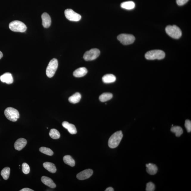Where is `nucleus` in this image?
Returning <instances> with one entry per match:
<instances>
[{
	"mask_svg": "<svg viewBox=\"0 0 191 191\" xmlns=\"http://www.w3.org/2000/svg\"><path fill=\"white\" fill-rule=\"evenodd\" d=\"M155 184L152 182H149L147 183L146 186V191H154L155 190Z\"/></svg>",
	"mask_w": 191,
	"mask_h": 191,
	"instance_id": "nucleus-29",
	"label": "nucleus"
},
{
	"mask_svg": "<svg viewBox=\"0 0 191 191\" xmlns=\"http://www.w3.org/2000/svg\"><path fill=\"white\" fill-rule=\"evenodd\" d=\"M100 54L99 49H92L85 53L83 58L86 61H91L96 59L99 57Z\"/></svg>",
	"mask_w": 191,
	"mask_h": 191,
	"instance_id": "nucleus-8",
	"label": "nucleus"
},
{
	"mask_svg": "<svg viewBox=\"0 0 191 191\" xmlns=\"http://www.w3.org/2000/svg\"><path fill=\"white\" fill-rule=\"evenodd\" d=\"M58 66V62L56 58H53L48 64L46 69V74L49 77H53Z\"/></svg>",
	"mask_w": 191,
	"mask_h": 191,
	"instance_id": "nucleus-6",
	"label": "nucleus"
},
{
	"mask_svg": "<svg viewBox=\"0 0 191 191\" xmlns=\"http://www.w3.org/2000/svg\"><path fill=\"white\" fill-rule=\"evenodd\" d=\"M39 150L41 153L49 156H52L54 154V152L52 150L48 147H41L39 148Z\"/></svg>",
	"mask_w": 191,
	"mask_h": 191,
	"instance_id": "nucleus-27",
	"label": "nucleus"
},
{
	"mask_svg": "<svg viewBox=\"0 0 191 191\" xmlns=\"http://www.w3.org/2000/svg\"><path fill=\"white\" fill-rule=\"evenodd\" d=\"M9 28L13 32H24L27 29V27L23 22L19 21H14L9 24Z\"/></svg>",
	"mask_w": 191,
	"mask_h": 191,
	"instance_id": "nucleus-5",
	"label": "nucleus"
},
{
	"mask_svg": "<svg viewBox=\"0 0 191 191\" xmlns=\"http://www.w3.org/2000/svg\"><path fill=\"white\" fill-rule=\"evenodd\" d=\"M165 53L163 51L155 50L149 51L145 54V58L148 60H159L163 59L165 57Z\"/></svg>",
	"mask_w": 191,
	"mask_h": 191,
	"instance_id": "nucleus-2",
	"label": "nucleus"
},
{
	"mask_svg": "<svg viewBox=\"0 0 191 191\" xmlns=\"http://www.w3.org/2000/svg\"><path fill=\"white\" fill-rule=\"evenodd\" d=\"M165 30L167 35L174 39H179L182 35L180 28L176 25L168 26L166 27Z\"/></svg>",
	"mask_w": 191,
	"mask_h": 191,
	"instance_id": "nucleus-3",
	"label": "nucleus"
},
{
	"mask_svg": "<svg viewBox=\"0 0 191 191\" xmlns=\"http://www.w3.org/2000/svg\"><path fill=\"white\" fill-rule=\"evenodd\" d=\"M123 137L121 131L115 132L110 137L108 142L109 147L111 148H115L118 147Z\"/></svg>",
	"mask_w": 191,
	"mask_h": 191,
	"instance_id": "nucleus-1",
	"label": "nucleus"
},
{
	"mask_svg": "<svg viewBox=\"0 0 191 191\" xmlns=\"http://www.w3.org/2000/svg\"><path fill=\"white\" fill-rule=\"evenodd\" d=\"M185 126L186 127L187 131L188 132L191 131V122L189 120H186L185 123Z\"/></svg>",
	"mask_w": 191,
	"mask_h": 191,
	"instance_id": "nucleus-30",
	"label": "nucleus"
},
{
	"mask_svg": "<svg viewBox=\"0 0 191 191\" xmlns=\"http://www.w3.org/2000/svg\"><path fill=\"white\" fill-rule=\"evenodd\" d=\"M93 173V171L91 169H86L77 174V178L79 180H85L91 177Z\"/></svg>",
	"mask_w": 191,
	"mask_h": 191,
	"instance_id": "nucleus-10",
	"label": "nucleus"
},
{
	"mask_svg": "<svg viewBox=\"0 0 191 191\" xmlns=\"http://www.w3.org/2000/svg\"><path fill=\"white\" fill-rule=\"evenodd\" d=\"M0 80L3 83L10 84L13 83V78L12 74L10 73H6L0 77Z\"/></svg>",
	"mask_w": 191,
	"mask_h": 191,
	"instance_id": "nucleus-13",
	"label": "nucleus"
},
{
	"mask_svg": "<svg viewBox=\"0 0 191 191\" xmlns=\"http://www.w3.org/2000/svg\"><path fill=\"white\" fill-rule=\"evenodd\" d=\"M113 97V94L111 93H104L100 96L99 100L102 102H105L110 100Z\"/></svg>",
	"mask_w": 191,
	"mask_h": 191,
	"instance_id": "nucleus-23",
	"label": "nucleus"
},
{
	"mask_svg": "<svg viewBox=\"0 0 191 191\" xmlns=\"http://www.w3.org/2000/svg\"><path fill=\"white\" fill-rule=\"evenodd\" d=\"M22 171L25 174H28L29 173L30 167L27 164L24 163L22 164Z\"/></svg>",
	"mask_w": 191,
	"mask_h": 191,
	"instance_id": "nucleus-28",
	"label": "nucleus"
},
{
	"mask_svg": "<svg viewBox=\"0 0 191 191\" xmlns=\"http://www.w3.org/2000/svg\"><path fill=\"white\" fill-rule=\"evenodd\" d=\"M27 140L23 138H20V139L17 140L14 144V147L15 149L16 150L20 151L22 150L27 145Z\"/></svg>",
	"mask_w": 191,
	"mask_h": 191,
	"instance_id": "nucleus-12",
	"label": "nucleus"
},
{
	"mask_svg": "<svg viewBox=\"0 0 191 191\" xmlns=\"http://www.w3.org/2000/svg\"><path fill=\"white\" fill-rule=\"evenodd\" d=\"M81 94L79 92H76L69 98V100L70 103L75 104L78 103L81 98Z\"/></svg>",
	"mask_w": 191,
	"mask_h": 191,
	"instance_id": "nucleus-21",
	"label": "nucleus"
},
{
	"mask_svg": "<svg viewBox=\"0 0 191 191\" xmlns=\"http://www.w3.org/2000/svg\"><path fill=\"white\" fill-rule=\"evenodd\" d=\"M42 20V25L45 28H48L50 27L52 20L50 15L46 13H43L41 15Z\"/></svg>",
	"mask_w": 191,
	"mask_h": 191,
	"instance_id": "nucleus-11",
	"label": "nucleus"
},
{
	"mask_svg": "<svg viewBox=\"0 0 191 191\" xmlns=\"http://www.w3.org/2000/svg\"><path fill=\"white\" fill-rule=\"evenodd\" d=\"M43 167L45 169L52 173H55L57 171L56 168L55 164L50 162H45L43 164Z\"/></svg>",
	"mask_w": 191,
	"mask_h": 191,
	"instance_id": "nucleus-19",
	"label": "nucleus"
},
{
	"mask_svg": "<svg viewBox=\"0 0 191 191\" xmlns=\"http://www.w3.org/2000/svg\"><path fill=\"white\" fill-rule=\"evenodd\" d=\"M3 54L2 53L1 51H0V59H1L2 58H3Z\"/></svg>",
	"mask_w": 191,
	"mask_h": 191,
	"instance_id": "nucleus-34",
	"label": "nucleus"
},
{
	"mask_svg": "<svg viewBox=\"0 0 191 191\" xmlns=\"http://www.w3.org/2000/svg\"><path fill=\"white\" fill-rule=\"evenodd\" d=\"M146 167V171L149 174L155 175L157 173L158 168L156 164L151 163L147 164Z\"/></svg>",
	"mask_w": 191,
	"mask_h": 191,
	"instance_id": "nucleus-16",
	"label": "nucleus"
},
{
	"mask_svg": "<svg viewBox=\"0 0 191 191\" xmlns=\"http://www.w3.org/2000/svg\"><path fill=\"white\" fill-rule=\"evenodd\" d=\"M171 131L175 134L176 136L179 137L183 133V130L181 127L179 126H173L171 128Z\"/></svg>",
	"mask_w": 191,
	"mask_h": 191,
	"instance_id": "nucleus-24",
	"label": "nucleus"
},
{
	"mask_svg": "<svg viewBox=\"0 0 191 191\" xmlns=\"http://www.w3.org/2000/svg\"><path fill=\"white\" fill-rule=\"evenodd\" d=\"M103 83L106 84L114 82L116 80V77L115 75L112 74H106L102 78Z\"/></svg>",
	"mask_w": 191,
	"mask_h": 191,
	"instance_id": "nucleus-18",
	"label": "nucleus"
},
{
	"mask_svg": "<svg viewBox=\"0 0 191 191\" xmlns=\"http://www.w3.org/2000/svg\"><path fill=\"white\" fill-rule=\"evenodd\" d=\"M20 191H34L33 190H31V189L28 188H24L22 189L21 190H20Z\"/></svg>",
	"mask_w": 191,
	"mask_h": 191,
	"instance_id": "nucleus-32",
	"label": "nucleus"
},
{
	"mask_svg": "<svg viewBox=\"0 0 191 191\" xmlns=\"http://www.w3.org/2000/svg\"><path fill=\"white\" fill-rule=\"evenodd\" d=\"M117 39L124 45L132 44L135 40V38L133 35L126 34H120L117 37Z\"/></svg>",
	"mask_w": 191,
	"mask_h": 191,
	"instance_id": "nucleus-7",
	"label": "nucleus"
},
{
	"mask_svg": "<svg viewBox=\"0 0 191 191\" xmlns=\"http://www.w3.org/2000/svg\"><path fill=\"white\" fill-rule=\"evenodd\" d=\"M87 73L88 70L86 68L80 67L74 72L73 75L75 77H80L84 76Z\"/></svg>",
	"mask_w": 191,
	"mask_h": 191,
	"instance_id": "nucleus-15",
	"label": "nucleus"
},
{
	"mask_svg": "<svg viewBox=\"0 0 191 191\" xmlns=\"http://www.w3.org/2000/svg\"><path fill=\"white\" fill-rule=\"evenodd\" d=\"M41 181L43 183L52 188H55L56 187V185L52 179L46 176H43L41 178Z\"/></svg>",
	"mask_w": 191,
	"mask_h": 191,
	"instance_id": "nucleus-17",
	"label": "nucleus"
},
{
	"mask_svg": "<svg viewBox=\"0 0 191 191\" xmlns=\"http://www.w3.org/2000/svg\"><path fill=\"white\" fill-rule=\"evenodd\" d=\"M135 3L132 1L124 2L121 4V7L126 10H132L135 8Z\"/></svg>",
	"mask_w": 191,
	"mask_h": 191,
	"instance_id": "nucleus-20",
	"label": "nucleus"
},
{
	"mask_svg": "<svg viewBox=\"0 0 191 191\" xmlns=\"http://www.w3.org/2000/svg\"><path fill=\"white\" fill-rule=\"evenodd\" d=\"M10 169L9 167H6L2 170L1 175L4 180H7L9 178L10 174Z\"/></svg>",
	"mask_w": 191,
	"mask_h": 191,
	"instance_id": "nucleus-25",
	"label": "nucleus"
},
{
	"mask_svg": "<svg viewBox=\"0 0 191 191\" xmlns=\"http://www.w3.org/2000/svg\"><path fill=\"white\" fill-rule=\"evenodd\" d=\"M105 191H114V189H113L112 187H108V188L106 189V190H105Z\"/></svg>",
	"mask_w": 191,
	"mask_h": 191,
	"instance_id": "nucleus-33",
	"label": "nucleus"
},
{
	"mask_svg": "<svg viewBox=\"0 0 191 191\" xmlns=\"http://www.w3.org/2000/svg\"><path fill=\"white\" fill-rule=\"evenodd\" d=\"M189 0H176L177 4L179 6H182L186 4Z\"/></svg>",
	"mask_w": 191,
	"mask_h": 191,
	"instance_id": "nucleus-31",
	"label": "nucleus"
},
{
	"mask_svg": "<svg viewBox=\"0 0 191 191\" xmlns=\"http://www.w3.org/2000/svg\"><path fill=\"white\" fill-rule=\"evenodd\" d=\"M66 18L70 21L77 22L81 20L82 16L71 9H67L65 10Z\"/></svg>",
	"mask_w": 191,
	"mask_h": 191,
	"instance_id": "nucleus-9",
	"label": "nucleus"
},
{
	"mask_svg": "<svg viewBox=\"0 0 191 191\" xmlns=\"http://www.w3.org/2000/svg\"><path fill=\"white\" fill-rule=\"evenodd\" d=\"M4 114L8 120L13 122H15L19 118V113L17 109L9 107L5 109Z\"/></svg>",
	"mask_w": 191,
	"mask_h": 191,
	"instance_id": "nucleus-4",
	"label": "nucleus"
},
{
	"mask_svg": "<svg viewBox=\"0 0 191 191\" xmlns=\"http://www.w3.org/2000/svg\"><path fill=\"white\" fill-rule=\"evenodd\" d=\"M49 136L53 139H59L60 137V134L59 131L54 128L50 130L49 132Z\"/></svg>",
	"mask_w": 191,
	"mask_h": 191,
	"instance_id": "nucleus-26",
	"label": "nucleus"
},
{
	"mask_svg": "<svg viewBox=\"0 0 191 191\" xmlns=\"http://www.w3.org/2000/svg\"><path fill=\"white\" fill-rule=\"evenodd\" d=\"M62 125L63 127L66 128L71 134H75L77 133V130L75 126L73 124H70L69 122H62Z\"/></svg>",
	"mask_w": 191,
	"mask_h": 191,
	"instance_id": "nucleus-14",
	"label": "nucleus"
},
{
	"mask_svg": "<svg viewBox=\"0 0 191 191\" xmlns=\"http://www.w3.org/2000/svg\"><path fill=\"white\" fill-rule=\"evenodd\" d=\"M63 162L65 163L71 167H74L75 165V162L70 156L67 155L63 157Z\"/></svg>",
	"mask_w": 191,
	"mask_h": 191,
	"instance_id": "nucleus-22",
	"label": "nucleus"
}]
</instances>
